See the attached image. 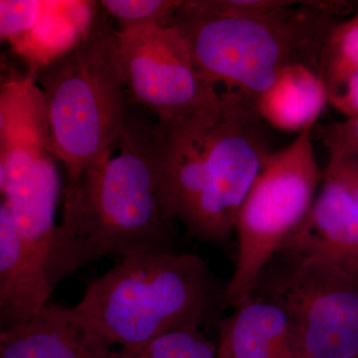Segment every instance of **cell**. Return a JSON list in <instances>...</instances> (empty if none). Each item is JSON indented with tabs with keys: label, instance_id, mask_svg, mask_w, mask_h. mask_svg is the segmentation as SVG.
<instances>
[{
	"label": "cell",
	"instance_id": "cell-1",
	"mask_svg": "<svg viewBox=\"0 0 358 358\" xmlns=\"http://www.w3.org/2000/svg\"><path fill=\"white\" fill-rule=\"evenodd\" d=\"M62 196L47 260L53 289L102 257L176 251L173 218L157 185L152 127L129 117L121 138L66 185Z\"/></svg>",
	"mask_w": 358,
	"mask_h": 358
},
{
	"label": "cell",
	"instance_id": "cell-2",
	"mask_svg": "<svg viewBox=\"0 0 358 358\" xmlns=\"http://www.w3.org/2000/svg\"><path fill=\"white\" fill-rule=\"evenodd\" d=\"M348 6L286 0L268 13L236 15L216 10L209 0H189L179 1L164 24L178 32L209 83L257 100L291 66L322 77L324 49Z\"/></svg>",
	"mask_w": 358,
	"mask_h": 358
},
{
	"label": "cell",
	"instance_id": "cell-3",
	"mask_svg": "<svg viewBox=\"0 0 358 358\" xmlns=\"http://www.w3.org/2000/svg\"><path fill=\"white\" fill-rule=\"evenodd\" d=\"M224 293L196 254H136L90 282L74 308L110 350H129L208 324L224 308Z\"/></svg>",
	"mask_w": 358,
	"mask_h": 358
},
{
	"label": "cell",
	"instance_id": "cell-4",
	"mask_svg": "<svg viewBox=\"0 0 358 358\" xmlns=\"http://www.w3.org/2000/svg\"><path fill=\"white\" fill-rule=\"evenodd\" d=\"M100 7L75 46L30 72L43 98L52 150L65 167L66 185L76 182L121 138L129 119L117 29Z\"/></svg>",
	"mask_w": 358,
	"mask_h": 358
},
{
	"label": "cell",
	"instance_id": "cell-5",
	"mask_svg": "<svg viewBox=\"0 0 358 358\" xmlns=\"http://www.w3.org/2000/svg\"><path fill=\"white\" fill-rule=\"evenodd\" d=\"M313 128L268 157L238 213L237 256L225 287L224 308L246 301L263 271L306 220L320 180Z\"/></svg>",
	"mask_w": 358,
	"mask_h": 358
},
{
	"label": "cell",
	"instance_id": "cell-6",
	"mask_svg": "<svg viewBox=\"0 0 358 358\" xmlns=\"http://www.w3.org/2000/svg\"><path fill=\"white\" fill-rule=\"evenodd\" d=\"M252 294L275 301L289 315L299 358L357 357V278L315 257L281 250Z\"/></svg>",
	"mask_w": 358,
	"mask_h": 358
},
{
	"label": "cell",
	"instance_id": "cell-7",
	"mask_svg": "<svg viewBox=\"0 0 358 358\" xmlns=\"http://www.w3.org/2000/svg\"><path fill=\"white\" fill-rule=\"evenodd\" d=\"M267 124L255 99L220 92L207 131L206 187L185 226L193 237L221 243L234 233L240 208L272 155Z\"/></svg>",
	"mask_w": 358,
	"mask_h": 358
},
{
	"label": "cell",
	"instance_id": "cell-8",
	"mask_svg": "<svg viewBox=\"0 0 358 358\" xmlns=\"http://www.w3.org/2000/svg\"><path fill=\"white\" fill-rule=\"evenodd\" d=\"M43 117L21 113L0 124V192L18 235L46 263L56 209L62 195L60 173Z\"/></svg>",
	"mask_w": 358,
	"mask_h": 358
},
{
	"label": "cell",
	"instance_id": "cell-9",
	"mask_svg": "<svg viewBox=\"0 0 358 358\" xmlns=\"http://www.w3.org/2000/svg\"><path fill=\"white\" fill-rule=\"evenodd\" d=\"M117 39L129 96L157 121L189 114L217 96L173 28L154 23L117 29Z\"/></svg>",
	"mask_w": 358,
	"mask_h": 358
},
{
	"label": "cell",
	"instance_id": "cell-10",
	"mask_svg": "<svg viewBox=\"0 0 358 358\" xmlns=\"http://www.w3.org/2000/svg\"><path fill=\"white\" fill-rule=\"evenodd\" d=\"M310 213L282 250L315 257L358 279V207L339 181L324 174Z\"/></svg>",
	"mask_w": 358,
	"mask_h": 358
},
{
	"label": "cell",
	"instance_id": "cell-11",
	"mask_svg": "<svg viewBox=\"0 0 358 358\" xmlns=\"http://www.w3.org/2000/svg\"><path fill=\"white\" fill-rule=\"evenodd\" d=\"M53 289L46 263L21 240L0 202V331L28 324L48 305Z\"/></svg>",
	"mask_w": 358,
	"mask_h": 358
},
{
	"label": "cell",
	"instance_id": "cell-12",
	"mask_svg": "<svg viewBox=\"0 0 358 358\" xmlns=\"http://www.w3.org/2000/svg\"><path fill=\"white\" fill-rule=\"evenodd\" d=\"M110 352L74 308L55 303L24 326L0 331V358H110Z\"/></svg>",
	"mask_w": 358,
	"mask_h": 358
},
{
	"label": "cell",
	"instance_id": "cell-13",
	"mask_svg": "<svg viewBox=\"0 0 358 358\" xmlns=\"http://www.w3.org/2000/svg\"><path fill=\"white\" fill-rule=\"evenodd\" d=\"M217 358H299L289 315L275 301L252 294L221 322Z\"/></svg>",
	"mask_w": 358,
	"mask_h": 358
},
{
	"label": "cell",
	"instance_id": "cell-14",
	"mask_svg": "<svg viewBox=\"0 0 358 358\" xmlns=\"http://www.w3.org/2000/svg\"><path fill=\"white\" fill-rule=\"evenodd\" d=\"M100 3L41 1L38 17L24 36L11 44L34 73L80 41L95 20Z\"/></svg>",
	"mask_w": 358,
	"mask_h": 358
},
{
	"label": "cell",
	"instance_id": "cell-15",
	"mask_svg": "<svg viewBox=\"0 0 358 358\" xmlns=\"http://www.w3.org/2000/svg\"><path fill=\"white\" fill-rule=\"evenodd\" d=\"M327 102L324 78L303 65L282 71L272 87L256 100L257 109L268 126L299 133L315 126Z\"/></svg>",
	"mask_w": 358,
	"mask_h": 358
},
{
	"label": "cell",
	"instance_id": "cell-16",
	"mask_svg": "<svg viewBox=\"0 0 358 358\" xmlns=\"http://www.w3.org/2000/svg\"><path fill=\"white\" fill-rule=\"evenodd\" d=\"M110 358H217V345L200 329H176L129 350H115Z\"/></svg>",
	"mask_w": 358,
	"mask_h": 358
},
{
	"label": "cell",
	"instance_id": "cell-17",
	"mask_svg": "<svg viewBox=\"0 0 358 358\" xmlns=\"http://www.w3.org/2000/svg\"><path fill=\"white\" fill-rule=\"evenodd\" d=\"M358 70V13L339 23L329 36L322 60L327 89Z\"/></svg>",
	"mask_w": 358,
	"mask_h": 358
},
{
	"label": "cell",
	"instance_id": "cell-18",
	"mask_svg": "<svg viewBox=\"0 0 358 358\" xmlns=\"http://www.w3.org/2000/svg\"><path fill=\"white\" fill-rule=\"evenodd\" d=\"M179 1L171 0H103L101 6L117 22V29L164 24Z\"/></svg>",
	"mask_w": 358,
	"mask_h": 358
},
{
	"label": "cell",
	"instance_id": "cell-19",
	"mask_svg": "<svg viewBox=\"0 0 358 358\" xmlns=\"http://www.w3.org/2000/svg\"><path fill=\"white\" fill-rule=\"evenodd\" d=\"M315 134L329 152V162L358 157V117L320 124Z\"/></svg>",
	"mask_w": 358,
	"mask_h": 358
},
{
	"label": "cell",
	"instance_id": "cell-20",
	"mask_svg": "<svg viewBox=\"0 0 358 358\" xmlns=\"http://www.w3.org/2000/svg\"><path fill=\"white\" fill-rule=\"evenodd\" d=\"M41 1L35 0H1L0 1V35L13 44L29 31L38 17Z\"/></svg>",
	"mask_w": 358,
	"mask_h": 358
},
{
	"label": "cell",
	"instance_id": "cell-21",
	"mask_svg": "<svg viewBox=\"0 0 358 358\" xmlns=\"http://www.w3.org/2000/svg\"><path fill=\"white\" fill-rule=\"evenodd\" d=\"M329 102L348 117H358V70L327 89Z\"/></svg>",
	"mask_w": 358,
	"mask_h": 358
},
{
	"label": "cell",
	"instance_id": "cell-22",
	"mask_svg": "<svg viewBox=\"0 0 358 358\" xmlns=\"http://www.w3.org/2000/svg\"><path fill=\"white\" fill-rule=\"evenodd\" d=\"M324 174L339 181L358 207V157L327 162Z\"/></svg>",
	"mask_w": 358,
	"mask_h": 358
},
{
	"label": "cell",
	"instance_id": "cell-23",
	"mask_svg": "<svg viewBox=\"0 0 358 358\" xmlns=\"http://www.w3.org/2000/svg\"><path fill=\"white\" fill-rule=\"evenodd\" d=\"M355 358H358V355H357V357H355Z\"/></svg>",
	"mask_w": 358,
	"mask_h": 358
}]
</instances>
